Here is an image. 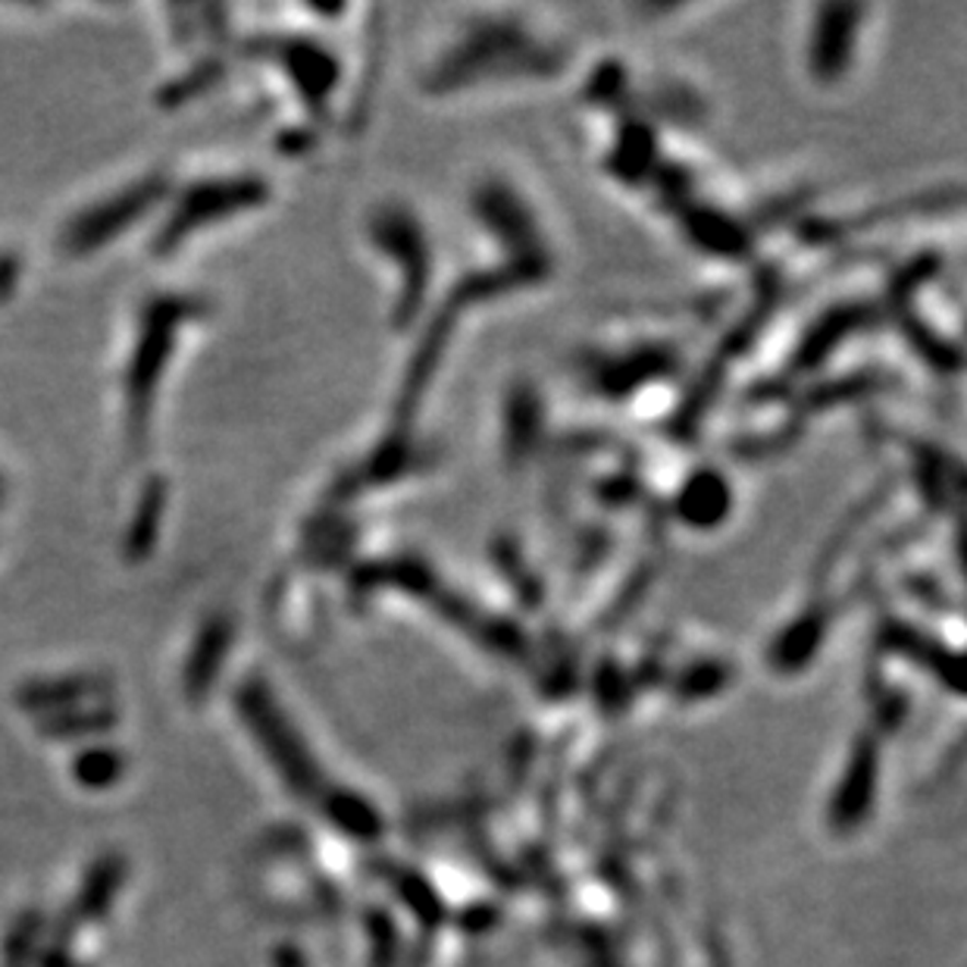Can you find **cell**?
Returning <instances> with one entry per match:
<instances>
[{"instance_id":"cell-1","label":"cell","mask_w":967,"mask_h":967,"mask_svg":"<svg viewBox=\"0 0 967 967\" xmlns=\"http://www.w3.org/2000/svg\"><path fill=\"white\" fill-rule=\"evenodd\" d=\"M874 787H877V770H874L871 761L858 758L852 770H849V777L839 783V792H836V802H832L836 820L852 824L855 817H861L864 808H871V802H874Z\"/></svg>"}]
</instances>
